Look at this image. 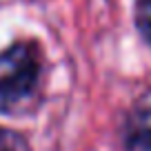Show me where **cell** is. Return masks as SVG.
Here are the masks:
<instances>
[{
	"label": "cell",
	"instance_id": "obj_1",
	"mask_svg": "<svg viewBox=\"0 0 151 151\" xmlns=\"http://www.w3.org/2000/svg\"><path fill=\"white\" fill-rule=\"evenodd\" d=\"M40 73V51L33 42H16L0 51V111H29L38 98Z\"/></svg>",
	"mask_w": 151,
	"mask_h": 151
},
{
	"label": "cell",
	"instance_id": "obj_2",
	"mask_svg": "<svg viewBox=\"0 0 151 151\" xmlns=\"http://www.w3.org/2000/svg\"><path fill=\"white\" fill-rule=\"evenodd\" d=\"M124 142L131 151H151V107H140L129 116Z\"/></svg>",
	"mask_w": 151,
	"mask_h": 151
},
{
	"label": "cell",
	"instance_id": "obj_3",
	"mask_svg": "<svg viewBox=\"0 0 151 151\" xmlns=\"http://www.w3.org/2000/svg\"><path fill=\"white\" fill-rule=\"evenodd\" d=\"M0 151H29V145L18 131L0 127Z\"/></svg>",
	"mask_w": 151,
	"mask_h": 151
},
{
	"label": "cell",
	"instance_id": "obj_4",
	"mask_svg": "<svg viewBox=\"0 0 151 151\" xmlns=\"http://www.w3.org/2000/svg\"><path fill=\"white\" fill-rule=\"evenodd\" d=\"M136 22H138V29H140L142 38L151 47V0H138Z\"/></svg>",
	"mask_w": 151,
	"mask_h": 151
}]
</instances>
